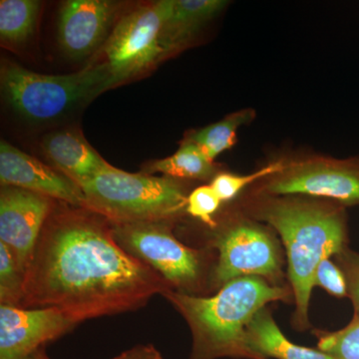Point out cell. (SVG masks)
<instances>
[{"instance_id": "cb8c5ba5", "label": "cell", "mask_w": 359, "mask_h": 359, "mask_svg": "<svg viewBox=\"0 0 359 359\" xmlns=\"http://www.w3.org/2000/svg\"><path fill=\"white\" fill-rule=\"evenodd\" d=\"M314 285L323 287L335 297H342L348 294L344 271L335 266L330 259L321 262L316 269Z\"/></svg>"}, {"instance_id": "52a82bcc", "label": "cell", "mask_w": 359, "mask_h": 359, "mask_svg": "<svg viewBox=\"0 0 359 359\" xmlns=\"http://www.w3.org/2000/svg\"><path fill=\"white\" fill-rule=\"evenodd\" d=\"M111 224L120 247L150 266L170 289L192 294L199 287L203 275L200 254L175 237L170 223Z\"/></svg>"}, {"instance_id": "4fadbf2b", "label": "cell", "mask_w": 359, "mask_h": 359, "mask_svg": "<svg viewBox=\"0 0 359 359\" xmlns=\"http://www.w3.org/2000/svg\"><path fill=\"white\" fill-rule=\"evenodd\" d=\"M0 183L32 191L73 207H84V194L74 182L4 140L0 142Z\"/></svg>"}, {"instance_id": "277c9868", "label": "cell", "mask_w": 359, "mask_h": 359, "mask_svg": "<svg viewBox=\"0 0 359 359\" xmlns=\"http://www.w3.org/2000/svg\"><path fill=\"white\" fill-rule=\"evenodd\" d=\"M116 86L104 61L65 75L40 74L7 59L0 68L6 103L26 121L37 124L60 119Z\"/></svg>"}, {"instance_id": "5bb4252c", "label": "cell", "mask_w": 359, "mask_h": 359, "mask_svg": "<svg viewBox=\"0 0 359 359\" xmlns=\"http://www.w3.org/2000/svg\"><path fill=\"white\" fill-rule=\"evenodd\" d=\"M40 146L50 166L80 188L97 174L112 166L76 129L50 132L42 138Z\"/></svg>"}, {"instance_id": "5b68a950", "label": "cell", "mask_w": 359, "mask_h": 359, "mask_svg": "<svg viewBox=\"0 0 359 359\" xmlns=\"http://www.w3.org/2000/svg\"><path fill=\"white\" fill-rule=\"evenodd\" d=\"M81 190L83 208L113 224L171 223L187 211L185 189L171 177L128 173L111 166Z\"/></svg>"}, {"instance_id": "d6986e66", "label": "cell", "mask_w": 359, "mask_h": 359, "mask_svg": "<svg viewBox=\"0 0 359 359\" xmlns=\"http://www.w3.org/2000/svg\"><path fill=\"white\" fill-rule=\"evenodd\" d=\"M252 118V110L238 111L226 116L221 121L191 133L185 140L195 144L208 159L214 162L219 154L235 145L238 130L243 125L250 122Z\"/></svg>"}, {"instance_id": "44dd1931", "label": "cell", "mask_w": 359, "mask_h": 359, "mask_svg": "<svg viewBox=\"0 0 359 359\" xmlns=\"http://www.w3.org/2000/svg\"><path fill=\"white\" fill-rule=\"evenodd\" d=\"M318 349L334 359H359V318L339 332L323 335Z\"/></svg>"}, {"instance_id": "ac0fdd59", "label": "cell", "mask_w": 359, "mask_h": 359, "mask_svg": "<svg viewBox=\"0 0 359 359\" xmlns=\"http://www.w3.org/2000/svg\"><path fill=\"white\" fill-rule=\"evenodd\" d=\"M162 173L174 179H214L216 168L195 144L184 141L178 151L165 159L153 161L145 173Z\"/></svg>"}, {"instance_id": "ffe728a7", "label": "cell", "mask_w": 359, "mask_h": 359, "mask_svg": "<svg viewBox=\"0 0 359 359\" xmlns=\"http://www.w3.org/2000/svg\"><path fill=\"white\" fill-rule=\"evenodd\" d=\"M25 280L13 252L0 243V304L20 306Z\"/></svg>"}, {"instance_id": "30bf717a", "label": "cell", "mask_w": 359, "mask_h": 359, "mask_svg": "<svg viewBox=\"0 0 359 359\" xmlns=\"http://www.w3.org/2000/svg\"><path fill=\"white\" fill-rule=\"evenodd\" d=\"M57 201L40 194L1 186L0 190V243L13 252L23 273L40 233Z\"/></svg>"}, {"instance_id": "d4e9b609", "label": "cell", "mask_w": 359, "mask_h": 359, "mask_svg": "<svg viewBox=\"0 0 359 359\" xmlns=\"http://www.w3.org/2000/svg\"><path fill=\"white\" fill-rule=\"evenodd\" d=\"M340 254L342 255V271L346 278L347 292L353 299L356 318H359V255L344 250Z\"/></svg>"}, {"instance_id": "ba28073f", "label": "cell", "mask_w": 359, "mask_h": 359, "mask_svg": "<svg viewBox=\"0 0 359 359\" xmlns=\"http://www.w3.org/2000/svg\"><path fill=\"white\" fill-rule=\"evenodd\" d=\"M266 191L273 195H308L342 205H359V159L290 163L271 176Z\"/></svg>"}, {"instance_id": "4316f807", "label": "cell", "mask_w": 359, "mask_h": 359, "mask_svg": "<svg viewBox=\"0 0 359 359\" xmlns=\"http://www.w3.org/2000/svg\"><path fill=\"white\" fill-rule=\"evenodd\" d=\"M25 359H50L48 358V355H47L46 353H45L44 347H42V348L39 349V351H35V353H33L32 354H30V355H28L27 358Z\"/></svg>"}, {"instance_id": "e0dca14e", "label": "cell", "mask_w": 359, "mask_h": 359, "mask_svg": "<svg viewBox=\"0 0 359 359\" xmlns=\"http://www.w3.org/2000/svg\"><path fill=\"white\" fill-rule=\"evenodd\" d=\"M41 2L36 0L0 1V40L11 48L25 46L36 30Z\"/></svg>"}, {"instance_id": "9a60e30c", "label": "cell", "mask_w": 359, "mask_h": 359, "mask_svg": "<svg viewBox=\"0 0 359 359\" xmlns=\"http://www.w3.org/2000/svg\"><path fill=\"white\" fill-rule=\"evenodd\" d=\"M226 6L228 1L223 0H173L161 32L165 58L185 47Z\"/></svg>"}, {"instance_id": "7402d4cb", "label": "cell", "mask_w": 359, "mask_h": 359, "mask_svg": "<svg viewBox=\"0 0 359 359\" xmlns=\"http://www.w3.org/2000/svg\"><path fill=\"white\" fill-rule=\"evenodd\" d=\"M283 166L285 165L280 162L273 163L255 173L245 175V176L229 173L218 174L212 179L211 187L218 195L219 200L222 202H226V201H231L237 197L245 187L254 183L257 180L278 174V172L282 171Z\"/></svg>"}, {"instance_id": "603a6c76", "label": "cell", "mask_w": 359, "mask_h": 359, "mask_svg": "<svg viewBox=\"0 0 359 359\" xmlns=\"http://www.w3.org/2000/svg\"><path fill=\"white\" fill-rule=\"evenodd\" d=\"M222 201L210 186H201L189 194L187 201V212L203 223L215 228L214 215L218 211Z\"/></svg>"}, {"instance_id": "8992f818", "label": "cell", "mask_w": 359, "mask_h": 359, "mask_svg": "<svg viewBox=\"0 0 359 359\" xmlns=\"http://www.w3.org/2000/svg\"><path fill=\"white\" fill-rule=\"evenodd\" d=\"M173 0L149 2L118 18L104 53L116 84L139 76L165 59L160 36Z\"/></svg>"}, {"instance_id": "484cf974", "label": "cell", "mask_w": 359, "mask_h": 359, "mask_svg": "<svg viewBox=\"0 0 359 359\" xmlns=\"http://www.w3.org/2000/svg\"><path fill=\"white\" fill-rule=\"evenodd\" d=\"M111 359H165L153 344H138Z\"/></svg>"}, {"instance_id": "3957f363", "label": "cell", "mask_w": 359, "mask_h": 359, "mask_svg": "<svg viewBox=\"0 0 359 359\" xmlns=\"http://www.w3.org/2000/svg\"><path fill=\"white\" fill-rule=\"evenodd\" d=\"M263 218L285 243L297 318L306 325L316 269L321 262L344 250V219L339 211L294 201L269 204Z\"/></svg>"}, {"instance_id": "8fae6325", "label": "cell", "mask_w": 359, "mask_h": 359, "mask_svg": "<svg viewBox=\"0 0 359 359\" xmlns=\"http://www.w3.org/2000/svg\"><path fill=\"white\" fill-rule=\"evenodd\" d=\"M78 325L57 309L0 304V359H25Z\"/></svg>"}, {"instance_id": "2e32d148", "label": "cell", "mask_w": 359, "mask_h": 359, "mask_svg": "<svg viewBox=\"0 0 359 359\" xmlns=\"http://www.w3.org/2000/svg\"><path fill=\"white\" fill-rule=\"evenodd\" d=\"M245 344L252 359H334L320 349L297 346L290 341L264 309L247 325Z\"/></svg>"}, {"instance_id": "7c38bea8", "label": "cell", "mask_w": 359, "mask_h": 359, "mask_svg": "<svg viewBox=\"0 0 359 359\" xmlns=\"http://www.w3.org/2000/svg\"><path fill=\"white\" fill-rule=\"evenodd\" d=\"M121 4L110 0H68L58 11L59 46L68 58L81 61L105 45Z\"/></svg>"}, {"instance_id": "9c48e42d", "label": "cell", "mask_w": 359, "mask_h": 359, "mask_svg": "<svg viewBox=\"0 0 359 359\" xmlns=\"http://www.w3.org/2000/svg\"><path fill=\"white\" fill-rule=\"evenodd\" d=\"M214 245L219 252L211 273L215 287L243 276H275L280 269L273 240L254 224H238L219 231Z\"/></svg>"}, {"instance_id": "7a4b0ae2", "label": "cell", "mask_w": 359, "mask_h": 359, "mask_svg": "<svg viewBox=\"0 0 359 359\" xmlns=\"http://www.w3.org/2000/svg\"><path fill=\"white\" fill-rule=\"evenodd\" d=\"M163 297L185 318L193 332L191 359L250 358L245 328L269 302L283 299L287 290L257 278L243 276L224 283L212 297L168 290Z\"/></svg>"}, {"instance_id": "6da1fadb", "label": "cell", "mask_w": 359, "mask_h": 359, "mask_svg": "<svg viewBox=\"0 0 359 359\" xmlns=\"http://www.w3.org/2000/svg\"><path fill=\"white\" fill-rule=\"evenodd\" d=\"M170 289L130 256L112 224L85 208L56 203L26 269L20 308H53L81 323L138 311Z\"/></svg>"}]
</instances>
